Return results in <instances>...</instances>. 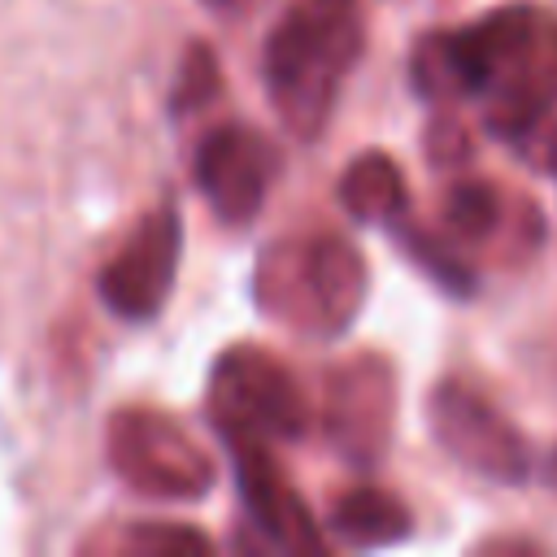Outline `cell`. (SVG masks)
<instances>
[{
	"label": "cell",
	"instance_id": "277c9868",
	"mask_svg": "<svg viewBox=\"0 0 557 557\" xmlns=\"http://www.w3.org/2000/svg\"><path fill=\"white\" fill-rule=\"evenodd\" d=\"M209 418L222 440H296L309 426V400L296 374L265 348L235 344L209 370Z\"/></svg>",
	"mask_w": 557,
	"mask_h": 557
},
{
	"label": "cell",
	"instance_id": "7a4b0ae2",
	"mask_svg": "<svg viewBox=\"0 0 557 557\" xmlns=\"http://www.w3.org/2000/svg\"><path fill=\"white\" fill-rule=\"evenodd\" d=\"M366 44L357 0H296L265 39L261 78L296 139H318Z\"/></svg>",
	"mask_w": 557,
	"mask_h": 557
},
{
	"label": "cell",
	"instance_id": "2e32d148",
	"mask_svg": "<svg viewBox=\"0 0 557 557\" xmlns=\"http://www.w3.org/2000/svg\"><path fill=\"white\" fill-rule=\"evenodd\" d=\"M396 239H400V248H405L444 292H457V296H470V292H474V270L453 252V244H435L426 231H413V226L396 231Z\"/></svg>",
	"mask_w": 557,
	"mask_h": 557
},
{
	"label": "cell",
	"instance_id": "8992f818",
	"mask_svg": "<svg viewBox=\"0 0 557 557\" xmlns=\"http://www.w3.org/2000/svg\"><path fill=\"white\" fill-rule=\"evenodd\" d=\"M426 418H431V435L440 440V448L470 474L505 483V487L527 479L531 457H527L522 431L470 383L461 379L435 383L426 400Z\"/></svg>",
	"mask_w": 557,
	"mask_h": 557
},
{
	"label": "cell",
	"instance_id": "9a60e30c",
	"mask_svg": "<svg viewBox=\"0 0 557 557\" xmlns=\"http://www.w3.org/2000/svg\"><path fill=\"white\" fill-rule=\"evenodd\" d=\"M222 91V70H218V52L209 44H187L183 61H178V78L170 91V113L187 117L196 109H205L213 96Z\"/></svg>",
	"mask_w": 557,
	"mask_h": 557
},
{
	"label": "cell",
	"instance_id": "7c38bea8",
	"mask_svg": "<svg viewBox=\"0 0 557 557\" xmlns=\"http://www.w3.org/2000/svg\"><path fill=\"white\" fill-rule=\"evenodd\" d=\"M339 205L357 222H392L405 209V174L387 152H361L344 165Z\"/></svg>",
	"mask_w": 557,
	"mask_h": 557
},
{
	"label": "cell",
	"instance_id": "52a82bcc",
	"mask_svg": "<svg viewBox=\"0 0 557 557\" xmlns=\"http://www.w3.org/2000/svg\"><path fill=\"white\" fill-rule=\"evenodd\" d=\"M183 257V218L174 205H161L135 222L122 248L100 265L96 292L109 313L126 322H148L170 300L174 274Z\"/></svg>",
	"mask_w": 557,
	"mask_h": 557
},
{
	"label": "cell",
	"instance_id": "6da1fadb",
	"mask_svg": "<svg viewBox=\"0 0 557 557\" xmlns=\"http://www.w3.org/2000/svg\"><path fill=\"white\" fill-rule=\"evenodd\" d=\"M409 83L431 104L483 100V126L513 148L553 117L557 17L509 4L457 30H431L409 57Z\"/></svg>",
	"mask_w": 557,
	"mask_h": 557
},
{
	"label": "cell",
	"instance_id": "5b68a950",
	"mask_svg": "<svg viewBox=\"0 0 557 557\" xmlns=\"http://www.w3.org/2000/svg\"><path fill=\"white\" fill-rule=\"evenodd\" d=\"M109 470L139 496L157 500H200L213 487L209 453L161 409L122 405L104 426Z\"/></svg>",
	"mask_w": 557,
	"mask_h": 557
},
{
	"label": "cell",
	"instance_id": "30bf717a",
	"mask_svg": "<svg viewBox=\"0 0 557 557\" xmlns=\"http://www.w3.org/2000/svg\"><path fill=\"white\" fill-rule=\"evenodd\" d=\"M231 461H235V487L244 500L248 522L265 535V544L287 548V553H322L326 540L318 535L313 513L287 483L283 466L265 453L261 440H226Z\"/></svg>",
	"mask_w": 557,
	"mask_h": 557
},
{
	"label": "cell",
	"instance_id": "e0dca14e",
	"mask_svg": "<svg viewBox=\"0 0 557 557\" xmlns=\"http://www.w3.org/2000/svg\"><path fill=\"white\" fill-rule=\"evenodd\" d=\"M257 0H205V9H213V13H226V17H235V13H248Z\"/></svg>",
	"mask_w": 557,
	"mask_h": 557
},
{
	"label": "cell",
	"instance_id": "ac0fdd59",
	"mask_svg": "<svg viewBox=\"0 0 557 557\" xmlns=\"http://www.w3.org/2000/svg\"><path fill=\"white\" fill-rule=\"evenodd\" d=\"M548 479H553V487H557V448H553V457H548Z\"/></svg>",
	"mask_w": 557,
	"mask_h": 557
},
{
	"label": "cell",
	"instance_id": "ba28073f",
	"mask_svg": "<svg viewBox=\"0 0 557 557\" xmlns=\"http://www.w3.org/2000/svg\"><path fill=\"white\" fill-rule=\"evenodd\" d=\"M278 165H283V157L270 144V135H261L248 122L213 126L191 157L196 187L209 200V209L218 213V222H226V226H248L261 213Z\"/></svg>",
	"mask_w": 557,
	"mask_h": 557
},
{
	"label": "cell",
	"instance_id": "8fae6325",
	"mask_svg": "<svg viewBox=\"0 0 557 557\" xmlns=\"http://www.w3.org/2000/svg\"><path fill=\"white\" fill-rule=\"evenodd\" d=\"M348 544L357 548H383V544H400L413 531V518L405 509L400 496L383 492V487H348L344 496H335L331 518H326Z\"/></svg>",
	"mask_w": 557,
	"mask_h": 557
},
{
	"label": "cell",
	"instance_id": "4fadbf2b",
	"mask_svg": "<svg viewBox=\"0 0 557 557\" xmlns=\"http://www.w3.org/2000/svg\"><path fill=\"white\" fill-rule=\"evenodd\" d=\"M444 226L453 231V239L461 244H479L500 226V191L479 183V178H461L448 187L444 196Z\"/></svg>",
	"mask_w": 557,
	"mask_h": 557
},
{
	"label": "cell",
	"instance_id": "9c48e42d",
	"mask_svg": "<svg viewBox=\"0 0 557 557\" xmlns=\"http://www.w3.org/2000/svg\"><path fill=\"white\" fill-rule=\"evenodd\" d=\"M322 413H326V435L339 448V457H348L357 466H374L392 440V413H396L392 366L374 352L339 361L326 374V409Z\"/></svg>",
	"mask_w": 557,
	"mask_h": 557
},
{
	"label": "cell",
	"instance_id": "5bb4252c",
	"mask_svg": "<svg viewBox=\"0 0 557 557\" xmlns=\"http://www.w3.org/2000/svg\"><path fill=\"white\" fill-rule=\"evenodd\" d=\"M213 540L183 522H135L113 540V553L131 557H183V553H209Z\"/></svg>",
	"mask_w": 557,
	"mask_h": 557
},
{
	"label": "cell",
	"instance_id": "3957f363",
	"mask_svg": "<svg viewBox=\"0 0 557 557\" xmlns=\"http://www.w3.org/2000/svg\"><path fill=\"white\" fill-rule=\"evenodd\" d=\"M366 292V257L335 231L274 239L257 257L252 274V296L265 309V318H278L313 339L344 335L357 322Z\"/></svg>",
	"mask_w": 557,
	"mask_h": 557
}]
</instances>
